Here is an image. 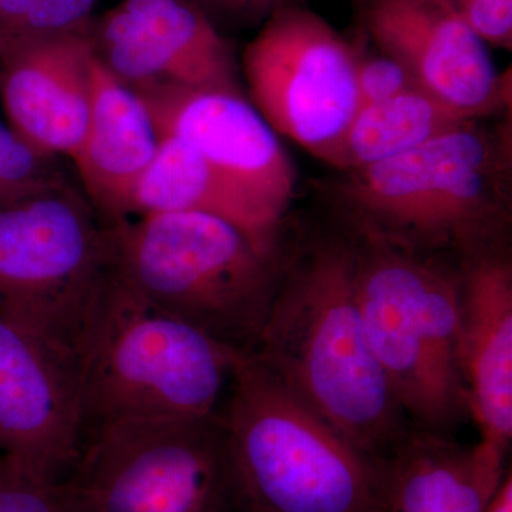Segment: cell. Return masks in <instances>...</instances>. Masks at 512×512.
Returning <instances> with one entry per match:
<instances>
[{"mask_svg":"<svg viewBox=\"0 0 512 512\" xmlns=\"http://www.w3.org/2000/svg\"><path fill=\"white\" fill-rule=\"evenodd\" d=\"M57 158L37 153L0 123V202L66 180Z\"/></svg>","mask_w":512,"mask_h":512,"instance_id":"21","label":"cell"},{"mask_svg":"<svg viewBox=\"0 0 512 512\" xmlns=\"http://www.w3.org/2000/svg\"><path fill=\"white\" fill-rule=\"evenodd\" d=\"M484 512H512V474L510 468Z\"/></svg>","mask_w":512,"mask_h":512,"instance_id":"27","label":"cell"},{"mask_svg":"<svg viewBox=\"0 0 512 512\" xmlns=\"http://www.w3.org/2000/svg\"><path fill=\"white\" fill-rule=\"evenodd\" d=\"M82 444L76 360L0 309V456L67 478Z\"/></svg>","mask_w":512,"mask_h":512,"instance_id":"10","label":"cell"},{"mask_svg":"<svg viewBox=\"0 0 512 512\" xmlns=\"http://www.w3.org/2000/svg\"><path fill=\"white\" fill-rule=\"evenodd\" d=\"M70 480L86 512H235L218 414L96 427L84 436Z\"/></svg>","mask_w":512,"mask_h":512,"instance_id":"8","label":"cell"},{"mask_svg":"<svg viewBox=\"0 0 512 512\" xmlns=\"http://www.w3.org/2000/svg\"><path fill=\"white\" fill-rule=\"evenodd\" d=\"M485 45L511 49L512 0H444Z\"/></svg>","mask_w":512,"mask_h":512,"instance_id":"24","label":"cell"},{"mask_svg":"<svg viewBox=\"0 0 512 512\" xmlns=\"http://www.w3.org/2000/svg\"><path fill=\"white\" fill-rule=\"evenodd\" d=\"M90 40L127 87L168 82L245 96L231 43L188 0H123L92 25Z\"/></svg>","mask_w":512,"mask_h":512,"instance_id":"13","label":"cell"},{"mask_svg":"<svg viewBox=\"0 0 512 512\" xmlns=\"http://www.w3.org/2000/svg\"><path fill=\"white\" fill-rule=\"evenodd\" d=\"M507 451L414 430L382 460L384 512H484L507 473Z\"/></svg>","mask_w":512,"mask_h":512,"instance_id":"17","label":"cell"},{"mask_svg":"<svg viewBox=\"0 0 512 512\" xmlns=\"http://www.w3.org/2000/svg\"><path fill=\"white\" fill-rule=\"evenodd\" d=\"M349 234L357 305L377 363L414 429L453 437L470 419L458 366L457 258Z\"/></svg>","mask_w":512,"mask_h":512,"instance_id":"6","label":"cell"},{"mask_svg":"<svg viewBox=\"0 0 512 512\" xmlns=\"http://www.w3.org/2000/svg\"><path fill=\"white\" fill-rule=\"evenodd\" d=\"M285 251L201 212L111 224V265L128 288L241 352L258 343Z\"/></svg>","mask_w":512,"mask_h":512,"instance_id":"5","label":"cell"},{"mask_svg":"<svg viewBox=\"0 0 512 512\" xmlns=\"http://www.w3.org/2000/svg\"><path fill=\"white\" fill-rule=\"evenodd\" d=\"M352 2L355 3L356 6H359L360 9H363L370 0H352Z\"/></svg>","mask_w":512,"mask_h":512,"instance_id":"28","label":"cell"},{"mask_svg":"<svg viewBox=\"0 0 512 512\" xmlns=\"http://www.w3.org/2000/svg\"><path fill=\"white\" fill-rule=\"evenodd\" d=\"M362 10L377 50L424 92L471 120L510 111V74L497 72L487 45L444 0H370Z\"/></svg>","mask_w":512,"mask_h":512,"instance_id":"12","label":"cell"},{"mask_svg":"<svg viewBox=\"0 0 512 512\" xmlns=\"http://www.w3.org/2000/svg\"><path fill=\"white\" fill-rule=\"evenodd\" d=\"M235 512H384L382 460L313 412L252 352L218 412Z\"/></svg>","mask_w":512,"mask_h":512,"instance_id":"3","label":"cell"},{"mask_svg":"<svg viewBox=\"0 0 512 512\" xmlns=\"http://www.w3.org/2000/svg\"><path fill=\"white\" fill-rule=\"evenodd\" d=\"M111 271V224L67 180L0 202V309L72 356Z\"/></svg>","mask_w":512,"mask_h":512,"instance_id":"7","label":"cell"},{"mask_svg":"<svg viewBox=\"0 0 512 512\" xmlns=\"http://www.w3.org/2000/svg\"><path fill=\"white\" fill-rule=\"evenodd\" d=\"M252 353L313 412L376 460L414 433L367 340L355 289V242L330 232L285 251Z\"/></svg>","mask_w":512,"mask_h":512,"instance_id":"1","label":"cell"},{"mask_svg":"<svg viewBox=\"0 0 512 512\" xmlns=\"http://www.w3.org/2000/svg\"><path fill=\"white\" fill-rule=\"evenodd\" d=\"M242 353L146 301L111 265L77 352L83 439L113 421L217 416Z\"/></svg>","mask_w":512,"mask_h":512,"instance_id":"4","label":"cell"},{"mask_svg":"<svg viewBox=\"0 0 512 512\" xmlns=\"http://www.w3.org/2000/svg\"><path fill=\"white\" fill-rule=\"evenodd\" d=\"M359 107L382 103L417 86L402 63L380 52L369 55L359 50L356 64Z\"/></svg>","mask_w":512,"mask_h":512,"instance_id":"23","label":"cell"},{"mask_svg":"<svg viewBox=\"0 0 512 512\" xmlns=\"http://www.w3.org/2000/svg\"><path fill=\"white\" fill-rule=\"evenodd\" d=\"M160 137L143 101L94 55L90 111L72 158L90 204L109 224L131 220Z\"/></svg>","mask_w":512,"mask_h":512,"instance_id":"16","label":"cell"},{"mask_svg":"<svg viewBox=\"0 0 512 512\" xmlns=\"http://www.w3.org/2000/svg\"><path fill=\"white\" fill-rule=\"evenodd\" d=\"M128 89L143 101L158 137L173 136L190 144L284 225L295 197V165L251 101L168 82Z\"/></svg>","mask_w":512,"mask_h":512,"instance_id":"11","label":"cell"},{"mask_svg":"<svg viewBox=\"0 0 512 512\" xmlns=\"http://www.w3.org/2000/svg\"><path fill=\"white\" fill-rule=\"evenodd\" d=\"M0 512H86V508L70 477H49L0 456Z\"/></svg>","mask_w":512,"mask_h":512,"instance_id":"20","label":"cell"},{"mask_svg":"<svg viewBox=\"0 0 512 512\" xmlns=\"http://www.w3.org/2000/svg\"><path fill=\"white\" fill-rule=\"evenodd\" d=\"M357 55L359 49L312 10L278 9L242 55L252 106L278 136L333 165L359 110Z\"/></svg>","mask_w":512,"mask_h":512,"instance_id":"9","label":"cell"},{"mask_svg":"<svg viewBox=\"0 0 512 512\" xmlns=\"http://www.w3.org/2000/svg\"><path fill=\"white\" fill-rule=\"evenodd\" d=\"M93 57L89 30L0 40L9 128L37 153L76 154L89 120Z\"/></svg>","mask_w":512,"mask_h":512,"instance_id":"14","label":"cell"},{"mask_svg":"<svg viewBox=\"0 0 512 512\" xmlns=\"http://www.w3.org/2000/svg\"><path fill=\"white\" fill-rule=\"evenodd\" d=\"M215 25L224 20L234 25L264 23L272 13L285 6L298 5L296 0H188ZM217 26V25H215Z\"/></svg>","mask_w":512,"mask_h":512,"instance_id":"25","label":"cell"},{"mask_svg":"<svg viewBox=\"0 0 512 512\" xmlns=\"http://www.w3.org/2000/svg\"><path fill=\"white\" fill-rule=\"evenodd\" d=\"M468 120L471 119L420 87H413L382 103L359 107L332 167L349 171L382 163L423 146Z\"/></svg>","mask_w":512,"mask_h":512,"instance_id":"19","label":"cell"},{"mask_svg":"<svg viewBox=\"0 0 512 512\" xmlns=\"http://www.w3.org/2000/svg\"><path fill=\"white\" fill-rule=\"evenodd\" d=\"M468 120L412 151L340 171L320 194L353 234L461 258L507 244L511 121Z\"/></svg>","mask_w":512,"mask_h":512,"instance_id":"2","label":"cell"},{"mask_svg":"<svg viewBox=\"0 0 512 512\" xmlns=\"http://www.w3.org/2000/svg\"><path fill=\"white\" fill-rule=\"evenodd\" d=\"M97 0H36L32 8L0 40L84 32Z\"/></svg>","mask_w":512,"mask_h":512,"instance_id":"22","label":"cell"},{"mask_svg":"<svg viewBox=\"0 0 512 512\" xmlns=\"http://www.w3.org/2000/svg\"><path fill=\"white\" fill-rule=\"evenodd\" d=\"M163 212L214 215L244 229L266 247H284V225L272 220L195 148L173 136L160 137L156 157L138 187L133 217Z\"/></svg>","mask_w":512,"mask_h":512,"instance_id":"18","label":"cell"},{"mask_svg":"<svg viewBox=\"0 0 512 512\" xmlns=\"http://www.w3.org/2000/svg\"><path fill=\"white\" fill-rule=\"evenodd\" d=\"M36 0H0V36L15 28Z\"/></svg>","mask_w":512,"mask_h":512,"instance_id":"26","label":"cell"},{"mask_svg":"<svg viewBox=\"0 0 512 512\" xmlns=\"http://www.w3.org/2000/svg\"><path fill=\"white\" fill-rule=\"evenodd\" d=\"M458 366L480 441L508 451L512 437V261L507 244L457 258Z\"/></svg>","mask_w":512,"mask_h":512,"instance_id":"15","label":"cell"}]
</instances>
